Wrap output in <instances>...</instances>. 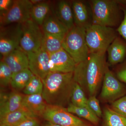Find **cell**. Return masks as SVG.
I'll list each match as a JSON object with an SVG mask.
<instances>
[{
	"label": "cell",
	"mask_w": 126,
	"mask_h": 126,
	"mask_svg": "<svg viewBox=\"0 0 126 126\" xmlns=\"http://www.w3.org/2000/svg\"><path fill=\"white\" fill-rule=\"evenodd\" d=\"M106 53H90L85 61L76 65L74 82L81 87L87 86L91 96H95L103 80L107 63Z\"/></svg>",
	"instance_id": "1"
},
{
	"label": "cell",
	"mask_w": 126,
	"mask_h": 126,
	"mask_svg": "<svg viewBox=\"0 0 126 126\" xmlns=\"http://www.w3.org/2000/svg\"><path fill=\"white\" fill-rule=\"evenodd\" d=\"M42 96L48 105L63 107L71 98L74 83L73 72H50L43 81Z\"/></svg>",
	"instance_id": "2"
},
{
	"label": "cell",
	"mask_w": 126,
	"mask_h": 126,
	"mask_svg": "<svg viewBox=\"0 0 126 126\" xmlns=\"http://www.w3.org/2000/svg\"><path fill=\"white\" fill-rule=\"evenodd\" d=\"M90 5L92 24L112 28L119 27L124 14L118 0H93Z\"/></svg>",
	"instance_id": "3"
},
{
	"label": "cell",
	"mask_w": 126,
	"mask_h": 126,
	"mask_svg": "<svg viewBox=\"0 0 126 126\" xmlns=\"http://www.w3.org/2000/svg\"><path fill=\"white\" fill-rule=\"evenodd\" d=\"M63 48L76 64L85 61L90 53L86 43V29L75 25L64 36Z\"/></svg>",
	"instance_id": "4"
},
{
	"label": "cell",
	"mask_w": 126,
	"mask_h": 126,
	"mask_svg": "<svg viewBox=\"0 0 126 126\" xmlns=\"http://www.w3.org/2000/svg\"><path fill=\"white\" fill-rule=\"evenodd\" d=\"M117 32L111 27L92 24L86 29V43L90 53H106Z\"/></svg>",
	"instance_id": "5"
},
{
	"label": "cell",
	"mask_w": 126,
	"mask_h": 126,
	"mask_svg": "<svg viewBox=\"0 0 126 126\" xmlns=\"http://www.w3.org/2000/svg\"><path fill=\"white\" fill-rule=\"evenodd\" d=\"M21 24L22 34L20 47L27 53L39 50L44 36L41 26L31 19Z\"/></svg>",
	"instance_id": "6"
},
{
	"label": "cell",
	"mask_w": 126,
	"mask_h": 126,
	"mask_svg": "<svg viewBox=\"0 0 126 126\" xmlns=\"http://www.w3.org/2000/svg\"><path fill=\"white\" fill-rule=\"evenodd\" d=\"M33 6L30 0H13L8 10L0 15V26L22 24L31 19V12Z\"/></svg>",
	"instance_id": "7"
},
{
	"label": "cell",
	"mask_w": 126,
	"mask_h": 126,
	"mask_svg": "<svg viewBox=\"0 0 126 126\" xmlns=\"http://www.w3.org/2000/svg\"><path fill=\"white\" fill-rule=\"evenodd\" d=\"M22 34L21 24L0 26V53L2 57L19 46Z\"/></svg>",
	"instance_id": "8"
},
{
	"label": "cell",
	"mask_w": 126,
	"mask_h": 126,
	"mask_svg": "<svg viewBox=\"0 0 126 126\" xmlns=\"http://www.w3.org/2000/svg\"><path fill=\"white\" fill-rule=\"evenodd\" d=\"M42 117L47 121L62 126H81L83 122L60 106L47 104Z\"/></svg>",
	"instance_id": "9"
},
{
	"label": "cell",
	"mask_w": 126,
	"mask_h": 126,
	"mask_svg": "<svg viewBox=\"0 0 126 126\" xmlns=\"http://www.w3.org/2000/svg\"><path fill=\"white\" fill-rule=\"evenodd\" d=\"M126 94V87L109 69L108 64L104 77L101 97L103 100L111 101Z\"/></svg>",
	"instance_id": "10"
},
{
	"label": "cell",
	"mask_w": 126,
	"mask_h": 126,
	"mask_svg": "<svg viewBox=\"0 0 126 126\" xmlns=\"http://www.w3.org/2000/svg\"><path fill=\"white\" fill-rule=\"evenodd\" d=\"M29 69L34 75L44 80L50 72L49 54L43 49L27 53Z\"/></svg>",
	"instance_id": "11"
},
{
	"label": "cell",
	"mask_w": 126,
	"mask_h": 126,
	"mask_svg": "<svg viewBox=\"0 0 126 126\" xmlns=\"http://www.w3.org/2000/svg\"><path fill=\"white\" fill-rule=\"evenodd\" d=\"M76 65L73 59L63 49L49 55L50 72L73 73Z\"/></svg>",
	"instance_id": "12"
},
{
	"label": "cell",
	"mask_w": 126,
	"mask_h": 126,
	"mask_svg": "<svg viewBox=\"0 0 126 126\" xmlns=\"http://www.w3.org/2000/svg\"><path fill=\"white\" fill-rule=\"evenodd\" d=\"M1 60L10 68L13 73L29 69L27 53L19 46L2 57Z\"/></svg>",
	"instance_id": "13"
},
{
	"label": "cell",
	"mask_w": 126,
	"mask_h": 126,
	"mask_svg": "<svg viewBox=\"0 0 126 126\" xmlns=\"http://www.w3.org/2000/svg\"><path fill=\"white\" fill-rule=\"evenodd\" d=\"M24 95L16 92L7 95L1 94L0 117L22 108Z\"/></svg>",
	"instance_id": "14"
},
{
	"label": "cell",
	"mask_w": 126,
	"mask_h": 126,
	"mask_svg": "<svg viewBox=\"0 0 126 126\" xmlns=\"http://www.w3.org/2000/svg\"><path fill=\"white\" fill-rule=\"evenodd\" d=\"M108 61L111 65L122 63L126 59V41L118 36L107 50Z\"/></svg>",
	"instance_id": "15"
},
{
	"label": "cell",
	"mask_w": 126,
	"mask_h": 126,
	"mask_svg": "<svg viewBox=\"0 0 126 126\" xmlns=\"http://www.w3.org/2000/svg\"><path fill=\"white\" fill-rule=\"evenodd\" d=\"M47 106L42 94L24 95L23 96V107L26 109L36 117L42 116Z\"/></svg>",
	"instance_id": "16"
},
{
	"label": "cell",
	"mask_w": 126,
	"mask_h": 126,
	"mask_svg": "<svg viewBox=\"0 0 126 126\" xmlns=\"http://www.w3.org/2000/svg\"><path fill=\"white\" fill-rule=\"evenodd\" d=\"M72 9L75 25L86 29L92 24L90 21L87 7L83 2L80 1H74Z\"/></svg>",
	"instance_id": "17"
},
{
	"label": "cell",
	"mask_w": 126,
	"mask_h": 126,
	"mask_svg": "<svg viewBox=\"0 0 126 126\" xmlns=\"http://www.w3.org/2000/svg\"><path fill=\"white\" fill-rule=\"evenodd\" d=\"M56 14V18L69 30L74 26L75 24L72 6L67 1H61L59 2Z\"/></svg>",
	"instance_id": "18"
},
{
	"label": "cell",
	"mask_w": 126,
	"mask_h": 126,
	"mask_svg": "<svg viewBox=\"0 0 126 126\" xmlns=\"http://www.w3.org/2000/svg\"><path fill=\"white\" fill-rule=\"evenodd\" d=\"M35 116L24 107L0 117V124L16 126L21 122L31 117Z\"/></svg>",
	"instance_id": "19"
},
{
	"label": "cell",
	"mask_w": 126,
	"mask_h": 126,
	"mask_svg": "<svg viewBox=\"0 0 126 126\" xmlns=\"http://www.w3.org/2000/svg\"><path fill=\"white\" fill-rule=\"evenodd\" d=\"M42 29L43 32L64 37L69 30L56 17L48 16L44 21Z\"/></svg>",
	"instance_id": "20"
},
{
	"label": "cell",
	"mask_w": 126,
	"mask_h": 126,
	"mask_svg": "<svg viewBox=\"0 0 126 126\" xmlns=\"http://www.w3.org/2000/svg\"><path fill=\"white\" fill-rule=\"evenodd\" d=\"M64 37L44 32L41 48L49 55L58 51L63 49Z\"/></svg>",
	"instance_id": "21"
},
{
	"label": "cell",
	"mask_w": 126,
	"mask_h": 126,
	"mask_svg": "<svg viewBox=\"0 0 126 126\" xmlns=\"http://www.w3.org/2000/svg\"><path fill=\"white\" fill-rule=\"evenodd\" d=\"M33 75L29 69L13 73L11 85L16 90H23Z\"/></svg>",
	"instance_id": "22"
},
{
	"label": "cell",
	"mask_w": 126,
	"mask_h": 126,
	"mask_svg": "<svg viewBox=\"0 0 126 126\" xmlns=\"http://www.w3.org/2000/svg\"><path fill=\"white\" fill-rule=\"evenodd\" d=\"M49 4L47 2L43 1L34 5L31 12V19L36 24L42 26L49 12Z\"/></svg>",
	"instance_id": "23"
},
{
	"label": "cell",
	"mask_w": 126,
	"mask_h": 126,
	"mask_svg": "<svg viewBox=\"0 0 126 126\" xmlns=\"http://www.w3.org/2000/svg\"><path fill=\"white\" fill-rule=\"evenodd\" d=\"M67 109L70 113L76 114L79 116L87 119L93 124H97L99 122L98 117L88 107H79L70 103Z\"/></svg>",
	"instance_id": "24"
},
{
	"label": "cell",
	"mask_w": 126,
	"mask_h": 126,
	"mask_svg": "<svg viewBox=\"0 0 126 126\" xmlns=\"http://www.w3.org/2000/svg\"><path fill=\"white\" fill-rule=\"evenodd\" d=\"M104 115V126H126V117L115 112L112 109L105 108Z\"/></svg>",
	"instance_id": "25"
},
{
	"label": "cell",
	"mask_w": 126,
	"mask_h": 126,
	"mask_svg": "<svg viewBox=\"0 0 126 126\" xmlns=\"http://www.w3.org/2000/svg\"><path fill=\"white\" fill-rule=\"evenodd\" d=\"M72 104L76 107H85L88 106V99L82 89L78 83L75 82L71 97Z\"/></svg>",
	"instance_id": "26"
},
{
	"label": "cell",
	"mask_w": 126,
	"mask_h": 126,
	"mask_svg": "<svg viewBox=\"0 0 126 126\" xmlns=\"http://www.w3.org/2000/svg\"><path fill=\"white\" fill-rule=\"evenodd\" d=\"M44 88L43 81L38 77L33 75L23 90L25 95L42 94Z\"/></svg>",
	"instance_id": "27"
},
{
	"label": "cell",
	"mask_w": 126,
	"mask_h": 126,
	"mask_svg": "<svg viewBox=\"0 0 126 126\" xmlns=\"http://www.w3.org/2000/svg\"><path fill=\"white\" fill-rule=\"evenodd\" d=\"M13 73L10 68L3 61L0 62V84L2 87L10 84Z\"/></svg>",
	"instance_id": "28"
},
{
	"label": "cell",
	"mask_w": 126,
	"mask_h": 126,
	"mask_svg": "<svg viewBox=\"0 0 126 126\" xmlns=\"http://www.w3.org/2000/svg\"><path fill=\"white\" fill-rule=\"evenodd\" d=\"M111 107L115 112L126 117V95L115 100Z\"/></svg>",
	"instance_id": "29"
},
{
	"label": "cell",
	"mask_w": 126,
	"mask_h": 126,
	"mask_svg": "<svg viewBox=\"0 0 126 126\" xmlns=\"http://www.w3.org/2000/svg\"><path fill=\"white\" fill-rule=\"evenodd\" d=\"M118 1L124 14V18L116 30L120 35L126 41V0H118Z\"/></svg>",
	"instance_id": "30"
},
{
	"label": "cell",
	"mask_w": 126,
	"mask_h": 126,
	"mask_svg": "<svg viewBox=\"0 0 126 126\" xmlns=\"http://www.w3.org/2000/svg\"><path fill=\"white\" fill-rule=\"evenodd\" d=\"M88 106L98 117H101L102 112L99 101L95 96H91L88 99Z\"/></svg>",
	"instance_id": "31"
},
{
	"label": "cell",
	"mask_w": 126,
	"mask_h": 126,
	"mask_svg": "<svg viewBox=\"0 0 126 126\" xmlns=\"http://www.w3.org/2000/svg\"><path fill=\"white\" fill-rule=\"evenodd\" d=\"M116 77L119 81L126 83V59L122 63L117 72Z\"/></svg>",
	"instance_id": "32"
},
{
	"label": "cell",
	"mask_w": 126,
	"mask_h": 126,
	"mask_svg": "<svg viewBox=\"0 0 126 126\" xmlns=\"http://www.w3.org/2000/svg\"><path fill=\"white\" fill-rule=\"evenodd\" d=\"M16 126H40L39 123L36 117L29 118Z\"/></svg>",
	"instance_id": "33"
},
{
	"label": "cell",
	"mask_w": 126,
	"mask_h": 126,
	"mask_svg": "<svg viewBox=\"0 0 126 126\" xmlns=\"http://www.w3.org/2000/svg\"><path fill=\"white\" fill-rule=\"evenodd\" d=\"M13 1L11 0H0V15L5 13L10 7Z\"/></svg>",
	"instance_id": "34"
},
{
	"label": "cell",
	"mask_w": 126,
	"mask_h": 126,
	"mask_svg": "<svg viewBox=\"0 0 126 126\" xmlns=\"http://www.w3.org/2000/svg\"><path fill=\"white\" fill-rule=\"evenodd\" d=\"M43 126H62L60 125H58V124H55L53 123L47 121V122Z\"/></svg>",
	"instance_id": "35"
},
{
	"label": "cell",
	"mask_w": 126,
	"mask_h": 126,
	"mask_svg": "<svg viewBox=\"0 0 126 126\" xmlns=\"http://www.w3.org/2000/svg\"><path fill=\"white\" fill-rule=\"evenodd\" d=\"M30 1L33 5L43 2V1L40 0H30Z\"/></svg>",
	"instance_id": "36"
},
{
	"label": "cell",
	"mask_w": 126,
	"mask_h": 126,
	"mask_svg": "<svg viewBox=\"0 0 126 126\" xmlns=\"http://www.w3.org/2000/svg\"><path fill=\"white\" fill-rule=\"evenodd\" d=\"M0 126H14L10 125H5V124H0Z\"/></svg>",
	"instance_id": "37"
},
{
	"label": "cell",
	"mask_w": 126,
	"mask_h": 126,
	"mask_svg": "<svg viewBox=\"0 0 126 126\" xmlns=\"http://www.w3.org/2000/svg\"><path fill=\"white\" fill-rule=\"evenodd\" d=\"M81 126H86V125H84V124H83V125H82Z\"/></svg>",
	"instance_id": "38"
}]
</instances>
